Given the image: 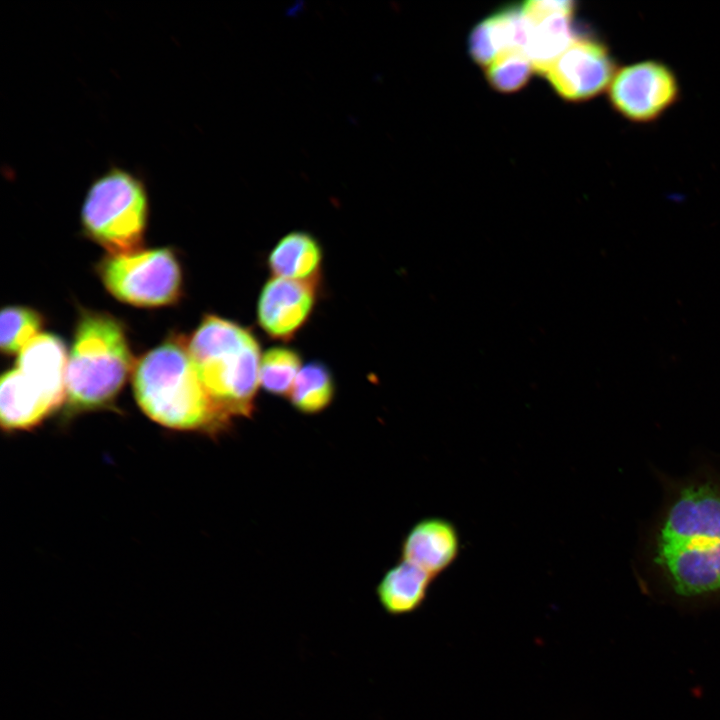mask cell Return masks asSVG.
I'll use <instances>...</instances> for the list:
<instances>
[{"label":"cell","mask_w":720,"mask_h":720,"mask_svg":"<svg viewBox=\"0 0 720 720\" xmlns=\"http://www.w3.org/2000/svg\"><path fill=\"white\" fill-rule=\"evenodd\" d=\"M651 562L665 592L686 604L720 601V480L674 488L656 525Z\"/></svg>","instance_id":"obj_1"},{"label":"cell","mask_w":720,"mask_h":720,"mask_svg":"<svg viewBox=\"0 0 720 720\" xmlns=\"http://www.w3.org/2000/svg\"><path fill=\"white\" fill-rule=\"evenodd\" d=\"M132 382L140 408L162 426L208 431L227 420L202 383L186 339L170 338L147 352L134 366Z\"/></svg>","instance_id":"obj_2"},{"label":"cell","mask_w":720,"mask_h":720,"mask_svg":"<svg viewBox=\"0 0 720 720\" xmlns=\"http://www.w3.org/2000/svg\"><path fill=\"white\" fill-rule=\"evenodd\" d=\"M202 383L226 419L247 416L260 385L261 350L247 328L217 315H206L188 340Z\"/></svg>","instance_id":"obj_3"},{"label":"cell","mask_w":720,"mask_h":720,"mask_svg":"<svg viewBox=\"0 0 720 720\" xmlns=\"http://www.w3.org/2000/svg\"><path fill=\"white\" fill-rule=\"evenodd\" d=\"M133 367L132 353L120 322L104 312H83L66 368L69 410L79 412L110 403Z\"/></svg>","instance_id":"obj_4"},{"label":"cell","mask_w":720,"mask_h":720,"mask_svg":"<svg viewBox=\"0 0 720 720\" xmlns=\"http://www.w3.org/2000/svg\"><path fill=\"white\" fill-rule=\"evenodd\" d=\"M149 198L142 177L118 166L89 185L81 207L84 233L110 255L142 250Z\"/></svg>","instance_id":"obj_5"},{"label":"cell","mask_w":720,"mask_h":720,"mask_svg":"<svg viewBox=\"0 0 720 720\" xmlns=\"http://www.w3.org/2000/svg\"><path fill=\"white\" fill-rule=\"evenodd\" d=\"M98 273L106 289L127 304L158 307L181 295V268L168 248L109 255L99 263Z\"/></svg>","instance_id":"obj_6"},{"label":"cell","mask_w":720,"mask_h":720,"mask_svg":"<svg viewBox=\"0 0 720 720\" xmlns=\"http://www.w3.org/2000/svg\"><path fill=\"white\" fill-rule=\"evenodd\" d=\"M607 95L609 104L622 118L648 124L678 102L680 84L669 65L645 59L618 68Z\"/></svg>","instance_id":"obj_7"},{"label":"cell","mask_w":720,"mask_h":720,"mask_svg":"<svg viewBox=\"0 0 720 720\" xmlns=\"http://www.w3.org/2000/svg\"><path fill=\"white\" fill-rule=\"evenodd\" d=\"M617 69L616 60L603 41L577 35L543 76L561 98L578 103L607 90Z\"/></svg>","instance_id":"obj_8"},{"label":"cell","mask_w":720,"mask_h":720,"mask_svg":"<svg viewBox=\"0 0 720 720\" xmlns=\"http://www.w3.org/2000/svg\"><path fill=\"white\" fill-rule=\"evenodd\" d=\"M316 302L315 282L273 276L257 301V321L270 337L292 338L309 319Z\"/></svg>","instance_id":"obj_9"},{"label":"cell","mask_w":720,"mask_h":720,"mask_svg":"<svg viewBox=\"0 0 720 720\" xmlns=\"http://www.w3.org/2000/svg\"><path fill=\"white\" fill-rule=\"evenodd\" d=\"M522 6L530 24L525 52L534 71L544 75L578 35L573 27L576 3L570 0H532L522 3Z\"/></svg>","instance_id":"obj_10"},{"label":"cell","mask_w":720,"mask_h":720,"mask_svg":"<svg viewBox=\"0 0 720 720\" xmlns=\"http://www.w3.org/2000/svg\"><path fill=\"white\" fill-rule=\"evenodd\" d=\"M460 548L456 526L450 520L429 517L409 530L402 542L401 558L435 578L455 562Z\"/></svg>","instance_id":"obj_11"},{"label":"cell","mask_w":720,"mask_h":720,"mask_svg":"<svg viewBox=\"0 0 720 720\" xmlns=\"http://www.w3.org/2000/svg\"><path fill=\"white\" fill-rule=\"evenodd\" d=\"M529 27L522 3L498 8L470 31L467 41L469 55L476 64L487 67L504 51H525Z\"/></svg>","instance_id":"obj_12"},{"label":"cell","mask_w":720,"mask_h":720,"mask_svg":"<svg viewBox=\"0 0 720 720\" xmlns=\"http://www.w3.org/2000/svg\"><path fill=\"white\" fill-rule=\"evenodd\" d=\"M60 405L61 403L28 381L16 368L2 375L0 418L6 431L31 429Z\"/></svg>","instance_id":"obj_13"},{"label":"cell","mask_w":720,"mask_h":720,"mask_svg":"<svg viewBox=\"0 0 720 720\" xmlns=\"http://www.w3.org/2000/svg\"><path fill=\"white\" fill-rule=\"evenodd\" d=\"M68 357L57 336L40 333L18 354L16 369L61 404L66 399Z\"/></svg>","instance_id":"obj_14"},{"label":"cell","mask_w":720,"mask_h":720,"mask_svg":"<svg viewBox=\"0 0 720 720\" xmlns=\"http://www.w3.org/2000/svg\"><path fill=\"white\" fill-rule=\"evenodd\" d=\"M322 248L311 234L294 231L283 236L268 255L275 277L315 282L322 263Z\"/></svg>","instance_id":"obj_15"},{"label":"cell","mask_w":720,"mask_h":720,"mask_svg":"<svg viewBox=\"0 0 720 720\" xmlns=\"http://www.w3.org/2000/svg\"><path fill=\"white\" fill-rule=\"evenodd\" d=\"M433 579L422 569L402 560L380 580L376 589L378 600L390 615L410 614L424 603Z\"/></svg>","instance_id":"obj_16"},{"label":"cell","mask_w":720,"mask_h":720,"mask_svg":"<svg viewBox=\"0 0 720 720\" xmlns=\"http://www.w3.org/2000/svg\"><path fill=\"white\" fill-rule=\"evenodd\" d=\"M334 392L329 368L322 362L312 361L302 366L288 395L297 410L314 414L329 406Z\"/></svg>","instance_id":"obj_17"},{"label":"cell","mask_w":720,"mask_h":720,"mask_svg":"<svg viewBox=\"0 0 720 720\" xmlns=\"http://www.w3.org/2000/svg\"><path fill=\"white\" fill-rule=\"evenodd\" d=\"M301 368V357L296 350L285 346L271 347L261 357L260 385L274 395L289 394Z\"/></svg>","instance_id":"obj_18"},{"label":"cell","mask_w":720,"mask_h":720,"mask_svg":"<svg viewBox=\"0 0 720 720\" xmlns=\"http://www.w3.org/2000/svg\"><path fill=\"white\" fill-rule=\"evenodd\" d=\"M43 319L28 307L9 306L1 311L0 346L5 354H19L21 350L40 334Z\"/></svg>","instance_id":"obj_19"},{"label":"cell","mask_w":720,"mask_h":720,"mask_svg":"<svg viewBox=\"0 0 720 720\" xmlns=\"http://www.w3.org/2000/svg\"><path fill=\"white\" fill-rule=\"evenodd\" d=\"M534 72L529 56L520 49L502 52L485 67L488 84L501 93L519 91L526 86Z\"/></svg>","instance_id":"obj_20"}]
</instances>
